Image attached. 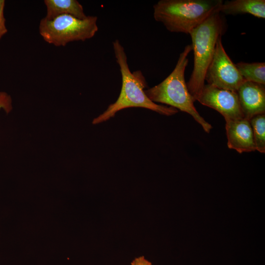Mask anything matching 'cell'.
I'll return each instance as SVG.
<instances>
[{
	"instance_id": "cell-15",
	"label": "cell",
	"mask_w": 265,
	"mask_h": 265,
	"mask_svg": "<svg viewBox=\"0 0 265 265\" xmlns=\"http://www.w3.org/2000/svg\"><path fill=\"white\" fill-rule=\"evenodd\" d=\"M5 0H0V39L7 32L6 19L4 15Z\"/></svg>"
},
{
	"instance_id": "cell-14",
	"label": "cell",
	"mask_w": 265,
	"mask_h": 265,
	"mask_svg": "<svg viewBox=\"0 0 265 265\" xmlns=\"http://www.w3.org/2000/svg\"><path fill=\"white\" fill-rule=\"evenodd\" d=\"M12 108V99L10 95L5 92H0V109L8 113Z\"/></svg>"
},
{
	"instance_id": "cell-2",
	"label": "cell",
	"mask_w": 265,
	"mask_h": 265,
	"mask_svg": "<svg viewBox=\"0 0 265 265\" xmlns=\"http://www.w3.org/2000/svg\"><path fill=\"white\" fill-rule=\"evenodd\" d=\"M227 28L223 15L216 12L189 33L194 54V66L186 84L194 102L205 85L206 72L212 58L216 42Z\"/></svg>"
},
{
	"instance_id": "cell-8",
	"label": "cell",
	"mask_w": 265,
	"mask_h": 265,
	"mask_svg": "<svg viewBox=\"0 0 265 265\" xmlns=\"http://www.w3.org/2000/svg\"><path fill=\"white\" fill-rule=\"evenodd\" d=\"M237 93L244 118L265 114V85L244 81Z\"/></svg>"
},
{
	"instance_id": "cell-11",
	"label": "cell",
	"mask_w": 265,
	"mask_h": 265,
	"mask_svg": "<svg viewBox=\"0 0 265 265\" xmlns=\"http://www.w3.org/2000/svg\"><path fill=\"white\" fill-rule=\"evenodd\" d=\"M47 20L63 15H69L80 19L87 17L82 5L77 0H45Z\"/></svg>"
},
{
	"instance_id": "cell-3",
	"label": "cell",
	"mask_w": 265,
	"mask_h": 265,
	"mask_svg": "<svg viewBox=\"0 0 265 265\" xmlns=\"http://www.w3.org/2000/svg\"><path fill=\"white\" fill-rule=\"evenodd\" d=\"M222 0H160L153 6L154 19L172 32L189 34L212 14Z\"/></svg>"
},
{
	"instance_id": "cell-6",
	"label": "cell",
	"mask_w": 265,
	"mask_h": 265,
	"mask_svg": "<svg viewBox=\"0 0 265 265\" xmlns=\"http://www.w3.org/2000/svg\"><path fill=\"white\" fill-rule=\"evenodd\" d=\"M205 80L220 89L237 91L245 81L236 65L227 54L221 37L216 44L214 53L207 69Z\"/></svg>"
},
{
	"instance_id": "cell-1",
	"label": "cell",
	"mask_w": 265,
	"mask_h": 265,
	"mask_svg": "<svg viewBox=\"0 0 265 265\" xmlns=\"http://www.w3.org/2000/svg\"><path fill=\"white\" fill-rule=\"evenodd\" d=\"M112 46L121 75V90L116 102L110 105L102 114L95 118L92 121L93 124L106 121L114 117L118 111L129 107H143L166 116L177 113L178 109L171 106L158 105L147 97L144 92L147 86V82L141 71H131L126 53L119 40H115L112 42Z\"/></svg>"
},
{
	"instance_id": "cell-4",
	"label": "cell",
	"mask_w": 265,
	"mask_h": 265,
	"mask_svg": "<svg viewBox=\"0 0 265 265\" xmlns=\"http://www.w3.org/2000/svg\"><path fill=\"white\" fill-rule=\"evenodd\" d=\"M191 51V45H186L180 54L172 72L160 83L145 90L144 92L154 103L167 105L190 114L206 132L209 133L212 127L196 110L185 80V70L188 62L187 57Z\"/></svg>"
},
{
	"instance_id": "cell-5",
	"label": "cell",
	"mask_w": 265,
	"mask_h": 265,
	"mask_svg": "<svg viewBox=\"0 0 265 265\" xmlns=\"http://www.w3.org/2000/svg\"><path fill=\"white\" fill-rule=\"evenodd\" d=\"M98 18L87 16L80 19L63 15L51 20L42 18L39 32L44 40L56 47L65 46L74 41H84L92 38L98 30Z\"/></svg>"
},
{
	"instance_id": "cell-9",
	"label": "cell",
	"mask_w": 265,
	"mask_h": 265,
	"mask_svg": "<svg viewBox=\"0 0 265 265\" xmlns=\"http://www.w3.org/2000/svg\"><path fill=\"white\" fill-rule=\"evenodd\" d=\"M226 121L227 146L238 153L256 151L252 128L245 118Z\"/></svg>"
},
{
	"instance_id": "cell-13",
	"label": "cell",
	"mask_w": 265,
	"mask_h": 265,
	"mask_svg": "<svg viewBox=\"0 0 265 265\" xmlns=\"http://www.w3.org/2000/svg\"><path fill=\"white\" fill-rule=\"evenodd\" d=\"M252 128L256 150L265 153V114L253 116L249 119Z\"/></svg>"
},
{
	"instance_id": "cell-7",
	"label": "cell",
	"mask_w": 265,
	"mask_h": 265,
	"mask_svg": "<svg viewBox=\"0 0 265 265\" xmlns=\"http://www.w3.org/2000/svg\"><path fill=\"white\" fill-rule=\"evenodd\" d=\"M196 101L216 110L223 116L225 121L244 118L237 91L205 84Z\"/></svg>"
},
{
	"instance_id": "cell-10",
	"label": "cell",
	"mask_w": 265,
	"mask_h": 265,
	"mask_svg": "<svg viewBox=\"0 0 265 265\" xmlns=\"http://www.w3.org/2000/svg\"><path fill=\"white\" fill-rule=\"evenodd\" d=\"M219 12L226 15L249 14L258 18H265V0H232L223 1Z\"/></svg>"
},
{
	"instance_id": "cell-12",
	"label": "cell",
	"mask_w": 265,
	"mask_h": 265,
	"mask_svg": "<svg viewBox=\"0 0 265 265\" xmlns=\"http://www.w3.org/2000/svg\"><path fill=\"white\" fill-rule=\"evenodd\" d=\"M245 81L265 84V63L239 62L235 64Z\"/></svg>"
},
{
	"instance_id": "cell-16",
	"label": "cell",
	"mask_w": 265,
	"mask_h": 265,
	"mask_svg": "<svg viewBox=\"0 0 265 265\" xmlns=\"http://www.w3.org/2000/svg\"><path fill=\"white\" fill-rule=\"evenodd\" d=\"M131 265H152L144 256H140L135 258L131 263Z\"/></svg>"
}]
</instances>
